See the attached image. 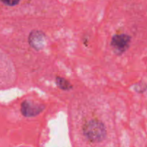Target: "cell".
I'll return each instance as SVG.
<instances>
[{
	"label": "cell",
	"mask_w": 147,
	"mask_h": 147,
	"mask_svg": "<svg viewBox=\"0 0 147 147\" xmlns=\"http://www.w3.org/2000/svg\"><path fill=\"white\" fill-rule=\"evenodd\" d=\"M45 106L41 104H37L29 100H25L21 103V113L25 117H33L39 115L43 111Z\"/></svg>",
	"instance_id": "cell-4"
},
{
	"label": "cell",
	"mask_w": 147,
	"mask_h": 147,
	"mask_svg": "<svg viewBox=\"0 0 147 147\" xmlns=\"http://www.w3.org/2000/svg\"><path fill=\"white\" fill-rule=\"evenodd\" d=\"M80 131L85 140L92 144H100L107 137V118L97 110L87 112L78 119Z\"/></svg>",
	"instance_id": "cell-1"
},
{
	"label": "cell",
	"mask_w": 147,
	"mask_h": 147,
	"mask_svg": "<svg viewBox=\"0 0 147 147\" xmlns=\"http://www.w3.org/2000/svg\"><path fill=\"white\" fill-rule=\"evenodd\" d=\"M16 80L15 66L7 55L0 50V90L12 87Z\"/></svg>",
	"instance_id": "cell-2"
},
{
	"label": "cell",
	"mask_w": 147,
	"mask_h": 147,
	"mask_svg": "<svg viewBox=\"0 0 147 147\" xmlns=\"http://www.w3.org/2000/svg\"><path fill=\"white\" fill-rule=\"evenodd\" d=\"M56 83L58 87L63 90H69L73 87L72 84L69 82V80L65 78L57 77L56 78Z\"/></svg>",
	"instance_id": "cell-6"
},
{
	"label": "cell",
	"mask_w": 147,
	"mask_h": 147,
	"mask_svg": "<svg viewBox=\"0 0 147 147\" xmlns=\"http://www.w3.org/2000/svg\"><path fill=\"white\" fill-rule=\"evenodd\" d=\"M0 1L5 5H7V6L13 7L18 5L20 0H0Z\"/></svg>",
	"instance_id": "cell-7"
},
{
	"label": "cell",
	"mask_w": 147,
	"mask_h": 147,
	"mask_svg": "<svg viewBox=\"0 0 147 147\" xmlns=\"http://www.w3.org/2000/svg\"><path fill=\"white\" fill-rule=\"evenodd\" d=\"M131 38L126 34H117L113 37L111 40V46L116 52L117 54L121 55L129 47Z\"/></svg>",
	"instance_id": "cell-3"
},
{
	"label": "cell",
	"mask_w": 147,
	"mask_h": 147,
	"mask_svg": "<svg viewBox=\"0 0 147 147\" xmlns=\"http://www.w3.org/2000/svg\"><path fill=\"white\" fill-rule=\"evenodd\" d=\"M46 41V35L43 32L39 30H33L30 33L28 37V43L31 47L35 50H40L44 47Z\"/></svg>",
	"instance_id": "cell-5"
}]
</instances>
